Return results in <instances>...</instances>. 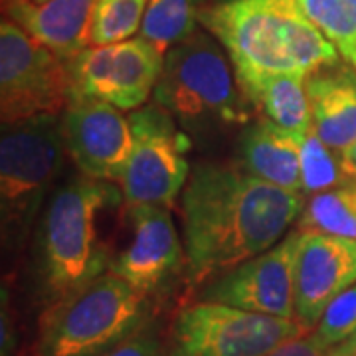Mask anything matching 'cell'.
Returning <instances> with one entry per match:
<instances>
[{
  "label": "cell",
  "mask_w": 356,
  "mask_h": 356,
  "mask_svg": "<svg viewBox=\"0 0 356 356\" xmlns=\"http://www.w3.org/2000/svg\"><path fill=\"white\" fill-rule=\"evenodd\" d=\"M129 242L111 257L109 271L135 289L151 293L180 266L182 243L168 208L129 204Z\"/></svg>",
  "instance_id": "14"
},
{
  "label": "cell",
  "mask_w": 356,
  "mask_h": 356,
  "mask_svg": "<svg viewBox=\"0 0 356 356\" xmlns=\"http://www.w3.org/2000/svg\"><path fill=\"white\" fill-rule=\"evenodd\" d=\"M350 343H353L356 346V332H355V334H353V337H350Z\"/></svg>",
  "instance_id": "30"
},
{
  "label": "cell",
  "mask_w": 356,
  "mask_h": 356,
  "mask_svg": "<svg viewBox=\"0 0 356 356\" xmlns=\"http://www.w3.org/2000/svg\"><path fill=\"white\" fill-rule=\"evenodd\" d=\"M117 196L109 182L83 175L56 186L50 194L36 224V257L40 277L54 301L109 269L111 255L99 240L97 214Z\"/></svg>",
  "instance_id": "3"
},
{
  "label": "cell",
  "mask_w": 356,
  "mask_h": 356,
  "mask_svg": "<svg viewBox=\"0 0 356 356\" xmlns=\"http://www.w3.org/2000/svg\"><path fill=\"white\" fill-rule=\"evenodd\" d=\"M153 97L186 127H232L248 121L234 65L210 32L196 30L166 51Z\"/></svg>",
  "instance_id": "6"
},
{
  "label": "cell",
  "mask_w": 356,
  "mask_h": 356,
  "mask_svg": "<svg viewBox=\"0 0 356 356\" xmlns=\"http://www.w3.org/2000/svg\"><path fill=\"white\" fill-rule=\"evenodd\" d=\"M99 356H166L159 339L153 334H133L131 339L113 346Z\"/></svg>",
  "instance_id": "25"
},
{
  "label": "cell",
  "mask_w": 356,
  "mask_h": 356,
  "mask_svg": "<svg viewBox=\"0 0 356 356\" xmlns=\"http://www.w3.org/2000/svg\"><path fill=\"white\" fill-rule=\"evenodd\" d=\"M62 115H42L2 125L0 139V214L2 243L20 248L38 224L56 191L64 165Z\"/></svg>",
  "instance_id": "5"
},
{
  "label": "cell",
  "mask_w": 356,
  "mask_h": 356,
  "mask_svg": "<svg viewBox=\"0 0 356 356\" xmlns=\"http://www.w3.org/2000/svg\"><path fill=\"white\" fill-rule=\"evenodd\" d=\"M200 24L229 56L243 97L269 76H309L341 62L299 0H226L206 6Z\"/></svg>",
  "instance_id": "2"
},
{
  "label": "cell",
  "mask_w": 356,
  "mask_h": 356,
  "mask_svg": "<svg viewBox=\"0 0 356 356\" xmlns=\"http://www.w3.org/2000/svg\"><path fill=\"white\" fill-rule=\"evenodd\" d=\"M165 56L140 36L111 46H89L67 62L72 97H93L121 111H137L156 88Z\"/></svg>",
  "instance_id": "10"
},
{
  "label": "cell",
  "mask_w": 356,
  "mask_h": 356,
  "mask_svg": "<svg viewBox=\"0 0 356 356\" xmlns=\"http://www.w3.org/2000/svg\"><path fill=\"white\" fill-rule=\"evenodd\" d=\"M297 229L356 240V182L307 196Z\"/></svg>",
  "instance_id": "19"
},
{
  "label": "cell",
  "mask_w": 356,
  "mask_h": 356,
  "mask_svg": "<svg viewBox=\"0 0 356 356\" xmlns=\"http://www.w3.org/2000/svg\"><path fill=\"white\" fill-rule=\"evenodd\" d=\"M356 332V283L348 287L337 299H332L331 305L325 309L323 317L317 323L313 334L325 346L348 341Z\"/></svg>",
  "instance_id": "24"
},
{
  "label": "cell",
  "mask_w": 356,
  "mask_h": 356,
  "mask_svg": "<svg viewBox=\"0 0 356 356\" xmlns=\"http://www.w3.org/2000/svg\"><path fill=\"white\" fill-rule=\"evenodd\" d=\"M332 356H356V346L350 343V339H348V341L337 344V346L332 348Z\"/></svg>",
  "instance_id": "28"
},
{
  "label": "cell",
  "mask_w": 356,
  "mask_h": 356,
  "mask_svg": "<svg viewBox=\"0 0 356 356\" xmlns=\"http://www.w3.org/2000/svg\"><path fill=\"white\" fill-rule=\"evenodd\" d=\"M206 0H149L139 36L168 51L196 32Z\"/></svg>",
  "instance_id": "20"
},
{
  "label": "cell",
  "mask_w": 356,
  "mask_h": 356,
  "mask_svg": "<svg viewBox=\"0 0 356 356\" xmlns=\"http://www.w3.org/2000/svg\"><path fill=\"white\" fill-rule=\"evenodd\" d=\"M133 149L119 186L127 204H156L170 208L182 194L191 166L188 137L161 105H147L129 115Z\"/></svg>",
  "instance_id": "9"
},
{
  "label": "cell",
  "mask_w": 356,
  "mask_h": 356,
  "mask_svg": "<svg viewBox=\"0 0 356 356\" xmlns=\"http://www.w3.org/2000/svg\"><path fill=\"white\" fill-rule=\"evenodd\" d=\"M72 102L67 62L4 18L0 24V119L2 125L62 115Z\"/></svg>",
  "instance_id": "7"
},
{
  "label": "cell",
  "mask_w": 356,
  "mask_h": 356,
  "mask_svg": "<svg viewBox=\"0 0 356 356\" xmlns=\"http://www.w3.org/2000/svg\"><path fill=\"white\" fill-rule=\"evenodd\" d=\"M245 99L257 105L267 119L289 131L297 139H303L313 129L311 105L307 95V76L280 74L261 79Z\"/></svg>",
  "instance_id": "18"
},
{
  "label": "cell",
  "mask_w": 356,
  "mask_h": 356,
  "mask_svg": "<svg viewBox=\"0 0 356 356\" xmlns=\"http://www.w3.org/2000/svg\"><path fill=\"white\" fill-rule=\"evenodd\" d=\"M30 2H34V4H44V2H48V0H30Z\"/></svg>",
  "instance_id": "29"
},
{
  "label": "cell",
  "mask_w": 356,
  "mask_h": 356,
  "mask_svg": "<svg viewBox=\"0 0 356 356\" xmlns=\"http://www.w3.org/2000/svg\"><path fill=\"white\" fill-rule=\"evenodd\" d=\"M313 129L332 151L344 153L356 140V72L341 62L307 76Z\"/></svg>",
  "instance_id": "16"
},
{
  "label": "cell",
  "mask_w": 356,
  "mask_h": 356,
  "mask_svg": "<svg viewBox=\"0 0 356 356\" xmlns=\"http://www.w3.org/2000/svg\"><path fill=\"white\" fill-rule=\"evenodd\" d=\"M305 194L254 177L242 165L200 163L182 191L184 252L196 273L232 269L280 242Z\"/></svg>",
  "instance_id": "1"
},
{
  "label": "cell",
  "mask_w": 356,
  "mask_h": 356,
  "mask_svg": "<svg viewBox=\"0 0 356 356\" xmlns=\"http://www.w3.org/2000/svg\"><path fill=\"white\" fill-rule=\"evenodd\" d=\"M341 161H343L344 175L350 178L353 182H356V140L344 153H341Z\"/></svg>",
  "instance_id": "27"
},
{
  "label": "cell",
  "mask_w": 356,
  "mask_h": 356,
  "mask_svg": "<svg viewBox=\"0 0 356 356\" xmlns=\"http://www.w3.org/2000/svg\"><path fill=\"white\" fill-rule=\"evenodd\" d=\"M307 16L356 72V0H299Z\"/></svg>",
  "instance_id": "21"
},
{
  "label": "cell",
  "mask_w": 356,
  "mask_h": 356,
  "mask_svg": "<svg viewBox=\"0 0 356 356\" xmlns=\"http://www.w3.org/2000/svg\"><path fill=\"white\" fill-rule=\"evenodd\" d=\"M334 346H325L315 334H303L299 339L287 341L267 356H332Z\"/></svg>",
  "instance_id": "26"
},
{
  "label": "cell",
  "mask_w": 356,
  "mask_h": 356,
  "mask_svg": "<svg viewBox=\"0 0 356 356\" xmlns=\"http://www.w3.org/2000/svg\"><path fill=\"white\" fill-rule=\"evenodd\" d=\"M356 283V240L301 232L295 259V321L313 331L331 305Z\"/></svg>",
  "instance_id": "13"
},
{
  "label": "cell",
  "mask_w": 356,
  "mask_h": 356,
  "mask_svg": "<svg viewBox=\"0 0 356 356\" xmlns=\"http://www.w3.org/2000/svg\"><path fill=\"white\" fill-rule=\"evenodd\" d=\"M238 151L240 165L254 177L285 191L303 192L301 139L275 125L271 119H259L245 129Z\"/></svg>",
  "instance_id": "17"
},
{
  "label": "cell",
  "mask_w": 356,
  "mask_h": 356,
  "mask_svg": "<svg viewBox=\"0 0 356 356\" xmlns=\"http://www.w3.org/2000/svg\"><path fill=\"white\" fill-rule=\"evenodd\" d=\"M145 315L147 293L105 271L44 311L34 356H99L131 339Z\"/></svg>",
  "instance_id": "4"
},
{
  "label": "cell",
  "mask_w": 356,
  "mask_h": 356,
  "mask_svg": "<svg viewBox=\"0 0 356 356\" xmlns=\"http://www.w3.org/2000/svg\"><path fill=\"white\" fill-rule=\"evenodd\" d=\"M97 0H2L4 14L50 48L60 60L70 62L89 48V26Z\"/></svg>",
  "instance_id": "15"
},
{
  "label": "cell",
  "mask_w": 356,
  "mask_h": 356,
  "mask_svg": "<svg viewBox=\"0 0 356 356\" xmlns=\"http://www.w3.org/2000/svg\"><path fill=\"white\" fill-rule=\"evenodd\" d=\"M168 356H180V355H177V353H175V350H172V353H170V355Z\"/></svg>",
  "instance_id": "31"
},
{
  "label": "cell",
  "mask_w": 356,
  "mask_h": 356,
  "mask_svg": "<svg viewBox=\"0 0 356 356\" xmlns=\"http://www.w3.org/2000/svg\"><path fill=\"white\" fill-rule=\"evenodd\" d=\"M299 238V229L289 232L271 250L232 267L204 291V301L295 318V259Z\"/></svg>",
  "instance_id": "12"
},
{
  "label": "cell",
  "mask_w": 356,
  "mask_h": 356,
  "mask_svg": "<svg viewBox=\"0 0 356 356\" xmlns=\"http://www.w3.org/2000/svg\"><path fill=\"white\" fill-rule=\"evenodd\" d=\"M147 4L149 0H97L89 26V46H111L139 34Z\"/></svg>",
  "instance_id": "22"
},
{
  "label": "cell",
  "mask_w": 356,
  "mask_h": 356,
  "mask_svg": "<svg viewBox=\"0 0 356 356\" xmlns=\"http://www.w3.org/2000/svg\"><path fill=\"white\" fill-rule=\"evenodd\" d=\"M62 135L79 175L119 182L133 149V129L121 109L93 97H72L62 113Z\"/></svg>",
  "instance_id": "11"
},
{
  "label": "cell",
  "mask_w": 356,
  "mask_h": 356,
  "mask_svg": "<svg viewBox=\"0 0 356 356\" xmlns=\"http://www.w3.org/2000/svg\"><path fill=\"white\" fill-rule=\"evenodd\" d=\"M353 182L344 175L341 154L311 129L301 139V184L303 194L311 196L317 192L337 188Z\"/></svg>",
  "instance_id": "23"
},
{
  "label": "cell",
  "mask_w": 356,
  "mask_h": 356,
  "mask_svg": "<svg viewBox=\"0 0 356 356\" xmlns=\"http://www.w3.org/2000/svg\"><path fill=\"white\" fill-rule=\"evenodd\" d=\"M307 332L295 318L202 301L178 313L175 353L180 356H267Z\"/></svg>",
  "instance_id": "8"
}]
</instances>
